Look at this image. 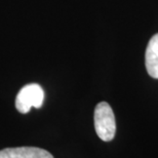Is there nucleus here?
Segmentation results:
<instances>
[{
	"mask_svg": "<svg viewBox=\"0 0 158 158\" xmlns=\"http://www.w3.org/2000/svg\"><path fill=\"white\" fill-rule=\"evenodd\" d=\"M94 121L96 132L101 140L110 142L114 139L116 132L115 116L108 103L101 102L96 106Z\"/></svg>",
	"mask_w": 158,
	"mask_h": 158,
	"instance_id": "f257e3e1",
	"label": "nucleus"
},
{
	"mask_svg": "<svg viewBox=\"0 0 158 158\" xmlns=\"http://www.w3.org/2000/svg\"><path fill=\"white\" fill-rule=\"evenodd\" d=\"M44 91L37 83L27 84L19 91L15 98V108L22 114H26L31 108L38 109L42 106Z\"/></svg>",
	"mask_w": 158,
	"mask_h": 158,
	"instance_id": "f03ea898",
	"label": "nucleus"
},
{
	"mask_svg": "<svg viewBox=\"0 0 158 158\" xmlns=\"http://www.w3.org/2000/svg\"><path fill=\"white\" fill-rule=\"evenodd\" d=\"M0 158H53L48 151L36 147L5 148L0 151Z\"/></svg>",
	"mask_w": 158,
	"mask_h": 158,
	"instance_id": "7ed1b4c3",
	"label": "nucleus"
},
{
	"mask_svg": "<svg viewBox=\"0 0 158 158\" xmlns=\"http://www.w3.org/2000/svg\"><path fill=\"white\" fill-rule=\"evenodd\" d=\"M145 64L148 74L152 78L158 79V34L154 35L148 43Z\"/></svg>",
	"mask_w": 158,
	"mask_h": 158,
	"instance_id": "20e7f679",
	"label": "nucleus"
}]
</instances>
